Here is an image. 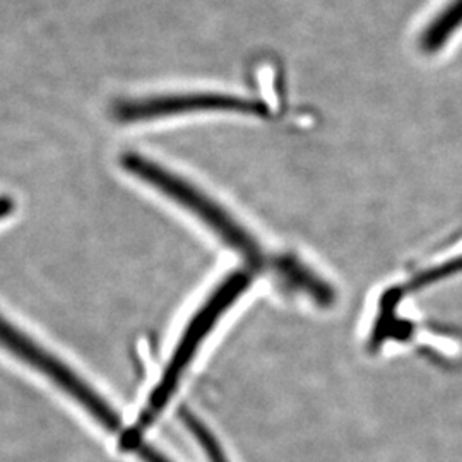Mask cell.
<instances>
[{
	"instance_id": "obj_7",
	"label": "cell",
	"mask_w": 462,
	"mask_h": 462,
	"mask_svg": "<svg viewBox=\"0 0 462 462\" xmlns=\"http://www.w3.org/2000/svg\"><path fill=\"white\" fill-rule=\"evenodd\" d=\"M11 209H13V200H9V199H0V217L9 215Z\"/></svg>"
},
{
	"instance_id": "obj_6",
	"label": "cell",
	"mask_w": 462,
	"mask_h": 462,
	"mask_svg": "<svg viewBox=\"0 0 462 462\" xmlns=\"http://www.w3.org/2000/svg\"><path fill=\"white\" fill-rule=\"evenodd\" d=\"M183 425L192 433V437L198 440L199 446L204 450L206 457L209 462H228L223 448L219 446V442L216 440L215 435L209 431V429L199 420L198 416L187 410H183L182 413Z\"/></svg>"
},
{
	"instance_id": "obj_1",
	"label": "cell",
	"mask_w": 462,
	"mask_h": 462,
	"mask_svg": "<svg viewBox=\"0 0 462 462\" xmlns=\"http://www.w3.org/2000/svg\"><path fill=\"white\" fill-rule=\"evenodd\" d=\"M122 165L131 175L149 183L152 189L160 190L166 198L198 216L228 247L236 250L248 264L273 273L282 284L303 291L315 300H328L329 297L328 288L319 278H315L314 273L305 269V265L300 264V261L293 257L267 254L259 245V242L238 221H235L228 211H225L217 202L200 192L192 183L185 182L179 175H173L165 166H160L133 152L122 158Z\"/></svg>"
},
{
	"instance_id": "obj_5",
	"label": "cell",
	"mask_w": 462,
	"mask_h": 462,
	"mask_svg": "<svg viewBox=\"0 0 462 462\" xmlns=\"http://www.w3.org/2000/svg\"><path fill=\"white\" fill-rule=\"evenodd\" d=\"M462 24V0H456L450 7L437 17L421 38V49L437 51Z\"/></svg>"
},
{
	"instance_id": "obj_3",
	"label": "cell",
	"mask_w": 462,
	"mask_h": 462,
	"mask_svg": "<svg viewBox=\"0 0 462 462\" xmlns=\"http://www.w3.org/2000/svg\"><path fill=\"white\" fill-rule=\"evenodd\" d=\"M0 346L5 347L21 362L42 372L57 387H60L67 396L72 397L81 408L91 414L103 429L116 435L124 431L122 418L93 387H89L78 374H74L66 364H62L45 347L34 343L28 334L21 332L13 324H9L2 315H0Z\"/></svg>"
},
{
	"instance_id": "obj_2",
	"label": "cell",
	"mask_w": 462,
	"mask_h": 462,
	"mask_svg": "<svg viewBox=\"0 0 462 462\" xmlns=\"http://www.w3.org/2000/svg\"><path fill=\"white\" fill-rule=\"evenodd\" d=\"M252 282V276L247 271H238L233 273L226 280L223 281L215 293L208 298L204 307L194 315L190 324L182 334L179 345L175 347L173 356L166 365L165 372L162 375V380L156 383L152 389L151 396L146 401V406L139 414V420L133 429H125L118 435V444L124 450H131L137 442L143 440V431L149 429L158 414L165 410L170 397L173 396L179 382L182 379L185 368L198 353V347L200 343L206 339V336L215 328L217 319L228 310L242 293L247 291L248 286Z\"/></svg>"
},
{
	"instance_id": "obj_4",
	"label": "cell",
	"mask_w": 462,
	"mask_h": 462,
	"mask_svg": "<svg viewBox=\"0 0 462 462\" xmlns=\"http://www.w3.org/2000/svg\"><path fill=\"white\" fill-rule=\"evenodd\" d=\"M192 112H238L250 116H267L269 108L263 101L240 98L221 93H189L166 95L154 98L122 101L116 105L114 116L124 124L144 122L165 116H182Z\"/></svg>"
}]
</instances>
